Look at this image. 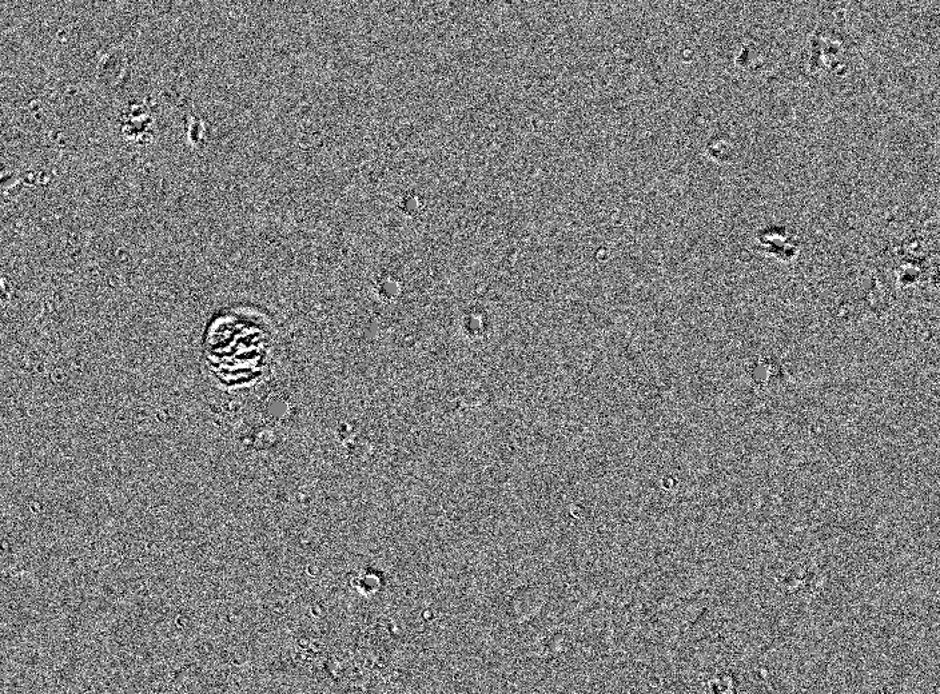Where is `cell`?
Returning a JSON list of instances; mask_svg holds the SVG:
<instances>
[{
  "label": "cell",
  "mask_w": 940,
  "mask_h": 694,
  "mask_svg": "<svg viewBox=\"0 0 940 694\" xmlns=\"http://www.w3.org/2000/svg\"><path fill=\"white\" fill-rule=\"evenodd\" d=\"M211 325L205 342L206 372L227 392L265 385L285 358L281 330L265 315H230Z\"/></svg>",
  "instance_id": "cell-1"
}]
</instances>
